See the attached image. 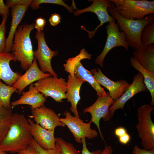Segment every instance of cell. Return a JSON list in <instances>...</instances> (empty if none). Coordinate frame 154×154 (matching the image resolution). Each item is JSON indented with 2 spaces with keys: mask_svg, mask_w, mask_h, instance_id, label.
<instances>
[{
  "mask_svg": "<svg viewBox=\"0 0 154 154\" xmlns=\"http://www.w3.org/2000/svg\"><path fill=\"white\" fill-rule=\"evenodd\" d=\"M33 138L28 119L23 114H14L11 123L0 144V148L6 152L18 153L28 146Z\"/></svg>",
  "mask_w": 154,
  "mask_h": 154,
  "instance_id": "6da1fadb",
  "label": "cell"
},
{
  "mask_svg": "<svg viewBox=\"0 0 154 154\" xmlns=\"http://www.w3.org/2000/svg\"><path fill=\"white\" fill-rule=\"evenodd\" d=\"M108 11L117 21L119 30L125 34L129 46L135 50L143 46L141 40L142 31L145 26L154 22V14L149 15L143 19H126L118 13L112 2L111 6L108 8Z\"/></svg>",
  "mask_w": 154,
  "mask_h": 154,
  "instance_id": "7a4b0ae2",
  "label": "cell"
},
{
  "mask_svg": "<svg viewBox=\"0 0 154 154\" xmlns=\"http://www.w3.org/2000/svg\"><path fill=\"white\" fill-rule=\"evenodd\" d=\"M34 28V23H25L18 26L14 35L11 53L16 61L20 62L21 67L23 70H27L35 59L30 37L31 32Z\"/></svg>",
  "mask_w": 154,
  "mask_h": 154,
  "instance_id": "3957f363",
  "label": "cell"
},
{
  "mask_svg": "<svg viewBox=\"0 0 154 154\" xmlns=\"http://www.w3.org/2000/svg\"><path fill=\"white\" fill-rule=\"evenodd\" d=\"M114 3L116 10L123 17L127 19H143L154 13V1L109 0Z\"/></svg>",
  "mask_w": 154,
  "mask_h": 154,
  "instance_id": "277c9868",
  "label": "cell"
},
{
  "mask_svg": "<svg viewBox=\"0 0 154 154\" xmlns=\"http://www.w3.org/2000/svg\"><path fill=\"white\" fill-rule=\"evenodd\" d=\"M154 107L145 104L137 109L138 123L136 127L141 139L144 149H154V124L151 118V112Z\"/></svg>",
  "mask_w": 154,
  "mask_h": 154,
  "instance_id": "5b68a950",
  "label": "cell"
},
{
  "mask_svg": "<svg viewBox=\"0 0 154 154\" xmlns=\"http://www.w3.org/2000/svg\"><path fill=\"white\" fill-rule=\"evenodd\" d=\"M66 84L64 78L50 76L41 79L34 85L46 98L50 97L56 102H63L62 100L66 99Z\"/></svg>",
  "mask_w": 154,
  "mask_h": 154,
  "instance_id": "8992f818",
  "label": "cell"
},
{
  "mask_svg": "<svg viewBox=\"0 0 154 154\" xmlns=\"http://www.w3.org/2000/svg\"><path fill=\"white\" fill-rule=\"evenodd\" d=\"M106 29L107 35L106 42L103 50L95 60V63L101 67H103V62L106 55L113 48L121 46L127 51L128 50L125 35L119 30L115 19L112 22L108 23Z\"/></svg>",
  "mask_w": 154,
  "mask_h": 154,
  "instance_id": "52a82bcc",
  "label": "cell"
},
{
  "mask_svg": "<svg viewBox=\"0 0 154 154\" xmlns=\"http://www.w3.org/2000/svg\"><path fill=\"white\" fill-rule=\"evenodd\" d=\"M65 117L60 118V121L67 126L72 134L75 141L81 143V140L84 138L89 139H93L98 135V133L95 129L91 128L90 121L88 123L84 122L80 117L72 115L68 111L64 113Z\"/></svg>",
  "mask_w": 154,
  "mask_h": 154,
  "instance_id": "ba28073f",
  "label": "cell"
},
{
  "mask_svg": "<svg viewBox=\"0 0 154 154\" xmlns=\"http://www.w3.org/2000/svg\"><path fill=\"white\" fill-rule=\"evenodd\" d=\"M35 37L37 40L38 47L37 50L33 51V56L37 60L40 70L44 72H48L53 76L58 77V74L53 69L51 64V60L58 54V51H52L48 47L43 31H37Z\"/></svg>",
  "mask_w": 154,
  "mask_h": 154,
  "instance_id": "9c48e42d",
  "label": "cell"
},
{
  "mask_svg": "<svg viewBox=\"0 0 154 154\" xmlns=\"http://www.w3.org/2000/svg\"><path fill=\"white\" fill-rule=\"evenodd\" d=\"M95 102L91 106L85 108L84 112L89 113L91 116L90 121L96 125L102 140L104 141L101 131L100 121L102 118L104 121H107L110 118L109 109L114 102L109 95V92L106 93L105 96L97 95Z\"/></svg>",
  "mask_w": 154,
  "mask_h": 154,
  "instance_id": "30bf717a",
  "label": "cell"
},
{
  "mask_svg": "<svg viewBox=\"0 0 154 154\" xmlns=\"http://www.w3.org/2000/svg\"><path fill=\"white\" fill-rule=\"evenodd\" d=\"M93 3L89 6L82 9H78L73 13L74 16H76L84 13L88 12H93L97 16L100 21V24L94 30L92 31L86 30L84 26H82L81 29L86 31L88 34L89 38L91 39L95 35L97 29L104 23L112 22L114 19L108 13V8L111 6V2L109 0H92Z\"/></svg>",
  "mask_w": 154,
  "mask_h": 154,
  "instance_id": "8fae6325",
  "label": "cell"
},
{
  "mask_svg": "<svg viewBox=\"0 0 154 154\" xmlns=\"http://www.w3.org/2000/svg\"><path fill=\"white\" fill-rule=\"evenodd\" d=\"M92 68L90 71L95 80L109 91L110 96L114 102L117 101L125 92L130 84L126 81L120 80L116 82L108 78L102 72L100 68Z\"/></svg>",
  "mask_w": 154,
  "mask_h": 154,
  "instance_id": "7c38bea8",
  "label": "cell"
},
{
  "mask_svg": "<svg viewBox=\"0 0 154 154\" xmlns=\"http://www.w3.org/2000/svg\"><path fill=\"white\" fill-rule=\"evenodd\" d=\"M31 117L36 123L46 129L54 131L57 126L65 127V125L60 121L59 116L52 110L44 106L31 109Z\"/></svg>",
  "mask_w": 154,
  "mask_h": 154,
  "instance_id": "4fadbf2b",
  "label": "cell"
},
{
  "mask_svg": "<svg viewBox=\"0 0 154 154\" xmlns=\"http://www.w3.org/2000/svg\"><path fill=\"white\" fill-rule=\"evenodd\" d=\"M143 81V77L140 72L134 75L132 83L120 98L110 108L109 112L111 117L116 110L120 109L123 110L125 103L135 94L140 92L148 91Z\"/></svg>",
  "mask_w": 154,
  "mask_h": 154,
  "instance_id": "5bb4252c",
  "label": "cell"
},
{
  "mask_svg": "<svg viewBox=\"0 0 154 154\" xmlns=\"http://www.w3.org/2000/svg\"><path fill=\"white\" fill-rule=\"evenodd\" d=\"M27 119L31 133L35 142L44 149L54 148L56 139L54 136V131L46 129L34 123L30 118Z\"/></svg>",
  "mask_w": 154,
  "mask_h": 154,
  "instance_id": "9a60e30c",
  "label": "cell"
},
{
  "mask_svg": "<svg viewBox=\"0 0 154 154\" xmlns=\"http://www.w3.org/2000/svg\"><path fill=\"white\" fill-rule=\"evenodd\" d=\"M51 76L50 74L44 72L39 69L37 60L35 58L30 67L23 74L19 77L12 86L17 90L19 94H20L26 87L34 82Z\"/></svg>",
  "mask_w": 154,
  "mask_h": 154,
  "instance_id": "2e32d148",
  "label": "cell"
},
{
  "mask_svg": "<svg viewBox=\"0 0 154 154\" xmlns=\"http://www.w3.org/2000/svg\"><path fill=\"white\" fill-rule=\"evenodd\" d=\"M85 82L78 78L74 74V77L70 74L68 75L66 96L67 101L71 103L70 110L74 113V116L78 117H80V116L77 110V105L80 99V90L82 84Z\"/></svg>",
  "mask_w": 154,
  "mask_h": 154,
  "instance_id": "e0dca14e",
  "label": "cell"
},
{
  "mask_svg": "<svg viewBox=\"0 0 154 154\" xmlns=\"http://www.w3.org/2000/svg\"><path fill=\"white\" fill-rule=\"evenodd\" d=\"M11 61H16L12 53L6 51L0 53V80L6 85L12 86L22 75L12 70L9 64Z\"/></svg>",
  "mask_w": 154,
  "mask_h": 154,
  "instance_id": "ac0fdd59",
  "label": "cell"
},
{
  "mask_svg": "<svg viewBox=\"0 0 154 154\" xmlns=\"http://www.w3.org/2000/svg\"><path fill=\"white\" fill-rule=\"evenodd\" d=\"M46 100V98L37 91L33 83L30 85L29 90L23 92L19 98L11 102V105L12 106L28 105L31 106V109H35L44 106Z\"/></svg>",
  "mask_w": 154,
  "mask_h": 154,
  "instance_id": "d6986e66",
  "label": "cell"
},
{
  "mask_svg": "<svg viewBox=\"0 0 154 154\" xmlns=\"http://www.w3.org/2000/svg\"><path fill=\"white\" fill-rule=\"evenodd\" d=\"M29 6V5H16L11 8V21L10 30L6 38L5 51L7 52L11 51L14 34Z\"/></svg>",
  "mask_w": 154,
  "mask_h": 154,
  "instance_id": "ffe728a7",
  "label": "cell"
},
{
  "mask_svg": "<svg viewBox=\"0 0 154 154\" xmlns=\"http://www.w3.org/2000/svg\"><path fill=\"white\" fill-rule=\"evenodd\" d=\"M133 56L139 64L148 71L154 73V44L142 46L135 50Z\"/></svg>",
  "mask_w": 154,
  "mask_h": 154,
  "instance_id": "44dd1931",
  "label": "cell"
},
{
  "mask_svg": "<svg viewBox=\"0 0 154 154\" xmlns=\"http://www.w3.org/2000/svg\"><path fill=\"white\" fill-rule=\"evenodd\" d=\"M74 73L78 78L90 84L96 91L97 95L104 96L106 95L104 89L95 80L90 71L83 66L80 61L77 62L75 65Z\"/></svg>",
  "mask_w": 154,
  "mask_h": 154,
  "instance_id": "7402d4cb",
  "label": "cell"
},
{
  "mask_svg": "<svg viewBox=\"0 0 154 154\" xmlns=\"http://www.w3.org/2000/svg\"><path fill=\"white\" fill-rule=\"evenodd\" d=\"M130 63L135 69L142 75L143 82L147 90L150 92L151 98L150 105L154 106V73L150 72L142 67L133 57L130 58Z\"/></svg>",
  "mask_w": 154,
  "mask_h": 154,
  "instance_id": "603a6c76",
  "label": "cell"
},
{
  "mask_svg": "<svg viewBox=\"0 0 154 154\" xmlns=\"http://www.w3.org/2000/svg\"><path fill=\"white\" fill-rule=\"evenodd\" d=\"M13 114L12 108L0 106V144L11 125Z\"/></svg>",
  "mask_w": 154,
  "mask_h": 154,
  "instance_id": "cb8c5ba5",
  "label": "cell"
},
{
  "mask_svg": "<svg viewBox=\"0 0 154 154\" xmlns=\"http://www.w3.org/2000/svg\"><path fill=\"white\" fill-rule=\"evenodd\" d=\"M17 91L12 86L3 84L0 80V106L12 108L10 102L11 97L12 94Z\"/></svg>",
  "mask_w": 154,
  "mask_h": 154,
  "instance_id": "d4e9b609",
  "label": "cell"
},
{
  "mask_svg": "<svg viewBox=\"0 0 154 154\" xmlns=\"http://www.w3.org/2000/svg\"><path fill=\"white\" fill-rule=\"evenodd\" d=\"M92 56V54L88 53L84 48H83L80 50V53L78 55L75 57L69 58L68 60H66V63L63 64L65 70L74 77V69L76 63L83 59L90 60Z\"/></svg>",
  "mask_w": 154,
  "mask_h": 154,
  "instance_id": "484cf974",
  "label": "cell"
},
{
  "mask_svg": "<svg viewBox=\"0 0 154 154\" xmlns=\"http://www.w3.org/2000/svg\"><path fill=\"white\" fill-rule=\"evenodd\" d=\"M141 42L143 46L154 43V23L145 26L142 31Z\"/></svg>",
  "mask_w": 154,
  "mask_h": 154,
  "instance_id": "4316f807",
  "label": "cell"
},
{
  "mask_svg": "<svg viewBox=\"0 0 154 154\" xmlns=\"http://www.w3.org/2000/svg\"><path fill=\"white\" fill-rule=\"evenodd\" d=\"M43 3H50L61 5L65 7L70 13L73 12V8L69 6L62 0H32L30 6L33 10L40 8V5Z\"/></svg>",
  "mask_w": 154,
  "mask_h": 154,
  "instance_id": "83f0119b",
  "label": "cell"
},
{
  "mask_svg": "<svg viewBox=\"0 0 154 154\" xmlns=\"http://www.w3.org/2000/svg\"><path fill=\"white\" fill-rule=\"evenodd\" d=\"M56 141L60 144L61 154H79V152L71 143L66 142L60 137L56 138Z\"/></svg>",
  "mask_w": 154,
  "mask_h": 154,
  "instance_id": "f1b7e54d",
  "label": "cell"
},
{
  "mask_svg": "<svg viewBox=\"0 0 154 154\" xmlns=\"http://www.w3.org/2000/svg\"><path fill=\"white\" fill-rule=\"evenodd\" d=\"M31 142L35 147L38 154H61V147L59 143L56 141L55 147L53 149H44L39 146L35 141L33 138Z\"/></svg>",
  "mask_w": 154,
  "mask_h": 154,
  "instance_id": "f546056e",
  "label": "cell"
},
{
  "mask_svg": "<svg viewBox=\"0 0 154 154\" xmlns=\"http://www.w3.org/2000/svg\"><path fill=\"white\" fill-rule=\"evenodd\" d=\"M7 16H2V19L0 24V53L5 51L6 38L5 35L6 32V23Z\"/></svg>",
  "mask_w": 154,
  "mask_h": 154,
  "instance_id": "4dcf8cb0",
  "label": "cell"
},
{
  "mask_svg": "<svg viewBox=\"0 0 154 154\" xmlns=\"http://www.w3.org/2000/svg\"><path fill=\"white\" fill-rule=\"evenodd\" d=\"M32 0H7L5 5L9 8L15 5H30Z\"/></svg>",
  "mask_w": 154,
  "mask_h": 154,
  "instance_id": "1f68e13d",
  "label": "cell"
},
{
  "mask_svg": "<svg viewBox=\"0 0 154 154\" xmlns=\"http://www.w3.org/2000/svg\"><path fill=\"white\" fill-rule=\"evenodd\" d=\"M46 23V21L44 19L41 17H39L35 21V28L37 30V31H42L44 28Z\"/></svg>",
  "mask_w": 154,
  "mask_h": 154,
  "instance_id": "d6a6232c",
  "label": "cell"
},
{
  "mask_svg": "<svg viewBox=\"0 0 154 154\" xmlns=\"http://www.w3.org/2000/svg\"><path fill=\"white\" fill-rule=\"evenodd\" d=\"M81 141L82 144V149L81 154H99L102 152V151L100 149L90 152L87 147L86 138H82Z\"/></svg>",
  "mask_w": 154,
  "mask_h": 154,
  "instance_id": "836d02e7",
  "label": "cell"
},
{
  "mask_svg": "<svg viewBox=\"0 0 154 154\" xmlns=\"http://www.w3.org/2000/svg\"><path fill=\"white\" fill-rule=\"evenodd\" d=\"M132 154H154V149L148 150L141 149L135 145L133 147Z\"/></svg>",
  "mask_w": 154,
  "mask_h": 154,
  "instance_id": "e575fe53",
  "label": "cell"
},
{
  "mask_svg": "<svg viewBox=\"0 0 154 154\" xmlns=\"http://www.w3.org/2000/svg\"><path fill=\"white\" fill-rule=\"evenodd\" d=\"M61 17L60 15L56 13L51 14L48 21L51 25L53 26H56L60 22Z\"/></svg>",
  "mask_w": 154,
  "mask_h": 154,
  "instance_id": "d590c367",
  "label": "cell"
},
{
  "mask_svg": "<svg viewBox=\"0 0 154 154\" xmlns=\"http://www.w3.org/2000/svg\"><path fill=\"white\" fill-rule=\"evenodd\" d=\"M9 8L7 6L3 0H0V15L3 16H7L9 13Z\"/></svg>",
  "mask_w": 154,
  "mask_h": 154,
  "instance_id": "8d00e7d4",
  "label": "cell"
},
{
  "mask_svg": "<svg viewBox=\"0 0 154 154\" xmlns=\"http://www.w3.org/2000/svg\"><path fill=\"white\" fill-rule=\"evenodd\" d=\"M18 154H38L32 144L30 142L29 145L26 149L19 152Z\"/></svg>",
  "mask_w": 154,
  "mask_h": 154,
  "instance_id": "74e56055",
  "label": "cell"
},
{
  "mask_svg": "<svg viewBox=\"0 0 154 154\" xmlns=\"http://www.w3.org/2000/svg\"><path fill=\"white\" fill-rule=\"evenodd\" d=\"M120 142L123 144L128 143L130 140V136L127 133L118 137Z\"/></svg>",
  "mask_w": 154,
  "mask_h": 154,
  "instance_id": "f35d334b",
  "label": "cell"
},
{
  "mask_svg": "<svg viewBox=\"0 0 154 154\" xmlns=\"http://www.w3.org/2000/svg\"><path fill=\"white\" fill-rule=\"evenodd\" d=\"M127 133L126 129L122 127H118L116 128L114 131L115 135L118 137Z\"/></svg>",
  "mask_w": 154,
  "mask_h": 154,
  "instance_id": "ab89813d",
  "label": "cell"
},
{
  "mask_svg": "<svg viewBox=\"0 0 154 154\" xmlns=\"http://www.w3.org/2000/svg\"><path fill=\"white\" fill-rule=\"evenodd\" d=\"M113 151L111 146H105L104 150L99 154H112Z\"/></svg>",
  "mask_w": 154,
  "mask_h": 154,
  "instance_id": "60d3db41",
  "label": "cell"
},
{
  "mask_svg": "<svg viewBox=\"0 0 154 154\" xmlns=\"http://www.w3.org/2000/svg\"><path fill=\"white\" fill-rule=\"evenodd\" d=\"M0 154H7L6 152L5 151L0 148Z\"/></svg>",
  "mask_w": 154,
  "mask_h": 154,
  "instance_id": "b9f144b4",
  "label": "cell"
}]
</instances>
